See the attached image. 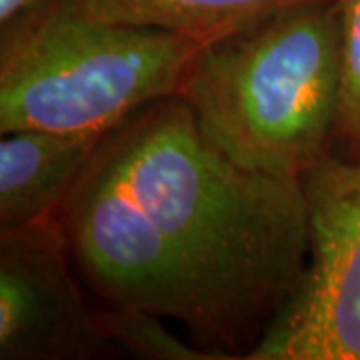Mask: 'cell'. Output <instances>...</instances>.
Here are the masks:
<instances>
[{
	"label": "cell",
	"mask_w": 360,
	"mask_h": 360,
	"mask_svg": "<svg viewBox=\"0 0 360 360\" xmlns=\"http://www.w3.org/2000/svg\"><path fill=\"white\" fill-rule=\"evenodd\" d=\"M52 0H0V26L8 25L11 20L22 14L37 11Z\"/></svg>",
	"instance_id": "obj_10"
},
{
	"label": "cell",
	"mask_w": 360,
	"mask_h": 360,
	"mask_svg": "<svg viewBox=\"0 0 360 360\" xmlns=\"http://www.w3.org/2000/svg\"><path fill=\"white\" fill-rule=\"evenodd\" d=\"M202 46L52 0L0 26V132L106 134L142 106L180 96Z\"/></svg>",
	"instance_id": "obj_3"
},
{
	"label": "cell",
	"mask_w": 360,
	"mask_h": 360,
	"mask_svg": "<svg viewBox=\"0 0 360 360\" xmlns=\"http://www.w3.org/2000/svg\"><path fill=\"white\" fill-rule=\"evenodd\" d=\"M72 260L58 217L0 229V359L115 356Z\"/></svg>",
	"instance_id": "obj_5"
},
{
	"label": "cell",
	"mask_w": 360,
	"mask_h": 360,
	"mask_svg": "<svg viewBox=\"0 0 360 360\" xmlns=\"http://www.w3.org/2000/svg\"><path fill=\"white\" fill-rule=\"evenodd\" d=\"M56 217L104 304L179 322L217 360L246 359L309 258L302 182L236 167L180 96L108 130Z\"/></svg>",
	"instance_id": "obj_1"
},
{
	"label": "cell",
	"mask_w": 360,
	"mask_h": 360,
	"mask_svg": "<svg viewBox=\"0 0 360 360\" xmlns=\"http://www.w3.org/2000/svg\"><path fill=\"white\" fill-rule=\"evenodd\" d=\"M90 14L208 44L288 6L314 0H80Z\"/></svg>",
	"instance_id": "obj_7"
},
{
	"label": "cell",
	"mask_w": 360,
	"mask_h": 360,
	"mask_svg": "<svg viewBox=\"0 0 360 360\" xmlns=\"http://www.w3.org/2000/svg\"><path fill=\"white\" fill-rule=\"evenodd\" d=\"M104 134L14 130L0 141V229L56 217Z\"/></svg>",
	"instance_id": "obj_6"
},
{
	"label": "cell",
	"mask_w": 360,
	"mask_h": 360,
	"mask_svg": "<svg viewBox=\"0 0 360 360\" xmlns=\"http://www.w3.org/2000/svg\"><path fill=\"white\" fill-rule=\"evenodd\" d=\"M338 96L336 0L288 6L208 42L180 92L220 155L286 180H302L333 153Z\"/></svg>",
	"instance_id": "obj_2"
},
{
	"label": "cell",
	"mask_w": 360,
	"mask_h": 360,
	"mask_svg": "<svg viewBox=\"0 0 360 360\" xmlns=\"http://www.w3.org/2000/svg\"><path fill=\"white\" fill-rule=\"evenodd\" d=\"M300 182L307 266L246 360H360V158L330 153Z\"/></svg>",
	"instance_id": "obj_4"
},
{
	"label": "cell",
	"mask_w": 360,
	"mask_h": 360,
	"mask_svg": "<svg viewBox=\"0 0 360 360\" xmlns=\"http://www.w3.org/2000/svg\"><path fill=\"white\" fill-rule=\"evenodd\" d=\"M340 14V96L333 155L360 158V0H336Z\"/></svg>",
	"instance_id": "obj_9"
},
{
	"label": "cell",
	"mask_w": 360,
	"mask_h": 360,
	"mask_svg": "<svg viewBox=\"0 0 360 360\" xmlns=\"http://www.w3.org/2000/svg\"><path fill=\"white\" fill-rule=\"evenodd\" d=\"M98 330L116 354H129L146 360H217L198 345L174 336L165 319L153 312L130 307L96 309Z\"/></svg>",
	"instance_id": "obj_8"
}]
</instances>
